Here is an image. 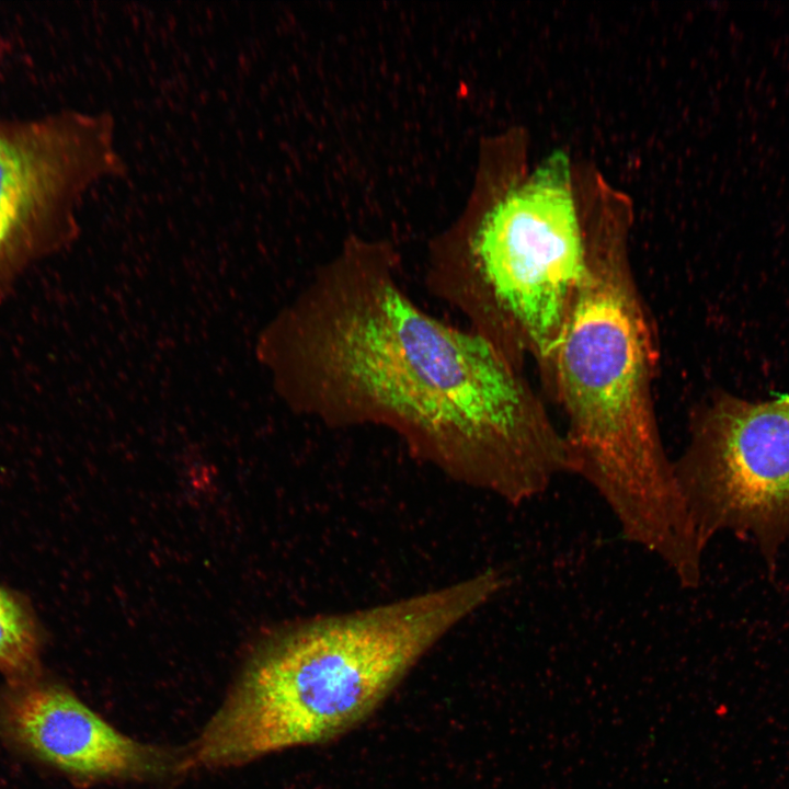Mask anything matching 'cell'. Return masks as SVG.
I'll use <instances>...</instances> for the list:
<instances>
[{
  "instance_id": "1",
  "label": "cell",
  "mask_w": 789,
  "mask_h": 789,
  "mask_svg": "<svg viewBox=\"0 0 789 789\" xmlns=\"http://www.w3.org/2000/svg\"><path fill=\"white\" fill-rule=\"evenodd\" d=\"M399 260L351 244L260 333L255 354L289 410L378 426L415 458L512 505L567 471L563 434L524 374L407 291Z\"/></svg>"
},
{
  "instance_id": "2",
  "label": "cell",
  "mask_w": 789,
  "mask_h": 789,
  "mask_svg": "<svg viewBox=\"0 0 789 789\" xmlns=\"http://www.w3.org/2000/svg\"><path fill=\"white\" fill-rule=\"evenodd\" d=\"M510 580L507 571L488 568L396 601L278 628L254 648L186 746L191 769L238 767L344 734Z\"/></svg>"
},
{
  "instance_id": "3",
  "label": "cell",
  "mask_w": 789,
  "mask_h": 789,
  "mask_svg": "<svg viewBox=\"0 0 789 789\" xmlns=\"http://www.w3.org/2000/svg\"><path fill=\"white\" fill-rule=\"evenodd\" d=\"M583 281L540 378L565 419L567 472L588 482L624 537L663 562L696 535L653 399L655 322L621 241L586 239Z\"/></svg>"
},
{
  "instance_id": "4",
  "label": "cell",
  "mask_w": 789,
  "mask_h": 789,
  "mask_svg": "<svg viewBox=\"0 0 789 789\" xmlns=\"http://www.w3.org/2000/svg\"><path fill=\"white\" fill-rule=\"evenodd\" d=\"M586 235L558 153L458 242L437 249L424 282L514 365L547 366L581 287Z\"/></svg>"
},
{
  "instance_id": "5",
  "label": "cell",
  "mask_w": 789,
  "mask_h": 789,
  "mask_svg": "<svg viewBox=\"0 0 789 789\" xmlns=\"http://www.w3.org/2000/svg\"><path fill=\"white\" fill-rule=\"evenodd\" d=\"M673 464L704 547L731 533L774 571L789 550V396L750 401L714 391L691 412L686 447Z\"/></svg>"
},
{
  "instance_id": "6",
  "label": "cell",
  "mask_w": 789,
  "mask_h": 789,
  "mask_svg": "<svg viewBox=\"0 0 789 789\" xmlns=\"http://www.w3.org/2000/svg\"><path fill=\"white\" fill-rule=\"evenodd\" d=\"M107 113L62 111L0 122V288L28 263L71 243L87 190L123 176Z\"/></svg>"
},
{
  "instance_id": "7",
  "label": "cell",
  "mask_w": 789,
  "mask_h": 789,
  "mask_svg": "<svg viewBox=\"0 0 789 789\" xmlns=\"http://www.w3.org/2000/svg\"><path fill=\"white\" fill-rule=\"evenodd\" d=\"M0 741L82 784L165 782L190 771L185 747L138 741L45 673L0 683Z\"/></svg>"
},
{
  "instance_id": "8",
  "label": "cell",
  "mask_w": 789,
  "mask_h": 789,
  "mask_svg": "<svg viewBox=\"0 0 789 789\" xmlns=\"http://www.w3.org/2000/svg\"><path fill=\"white\" fill-rule=\"evenodd\" d=\"M44 628L30 598L0 582V675L22 681L44 674Z\"/></svg>"
}]
</instances>
